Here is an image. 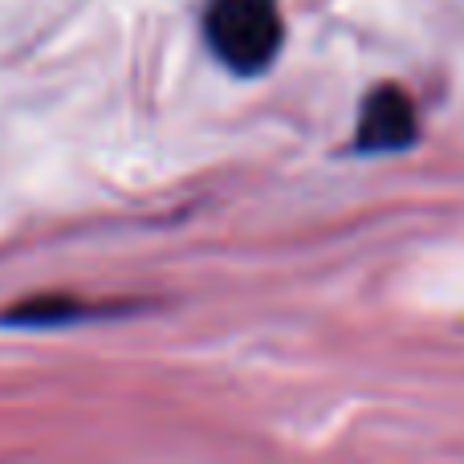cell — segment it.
<instances>
[{"instance_id":"cell-3","label":"cell","mask_w":464,"mask_h":464,"mask_svg":"<svg viewBox=\"0 0 464 464\" xmlns=\"http://www.w3.org/2000/svg\"><path fill=\"white\" fill-rule=\"evenodd\" d=\"M73 318H86V310L65 302V297L33 302V305H21V310L8 314V322H24V326H57V322H73Z\"/></svg>"},{"instance_id":"cell-2","label":"cell","mask_w":464,"mask_h":464,"mask_svg":"<svg viewBox=\"0 0 464 464\" xmlns=\"http://www.w3.org/2000/svg\"><path fill=\"white\" fill-rule=\"evenodd\" d=\"M416 143V106L400 86H379L359 114V151H403Z\"/></svg>"},{"instance_id":"cell-1","label":"cell","mask_w":464,"mask_h":464,"mask_svg":"<svg viewBox=\"0 0 464 464\" xmlns=\"http://www.w3.org/2000/svg\"><path fill=\"white\" fill-rule=\"evenodd\" d=\"M204 37L232 73H261L281 49L277 0H212L204 13Z\"/></svg>"}]
</instances>
